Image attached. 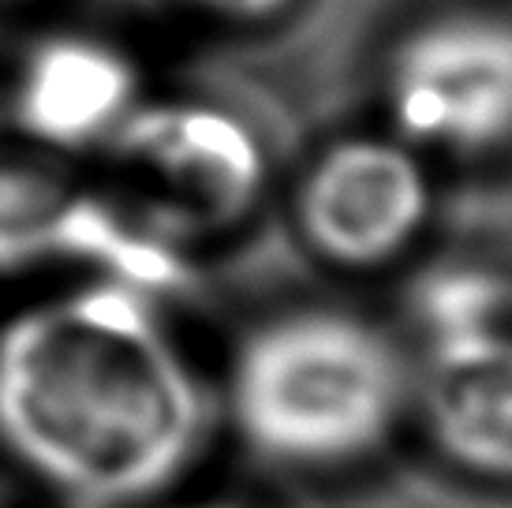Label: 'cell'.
Wrapping results in <instances>:
<instances>
[{
  "instance_id": "cell-1",
  "label": "cell",
  "mask_w": 512,
  "mask_h": 508,
  "mask_svg": "<svg viewBox=\"0 0 512 508\" xmlns=\"http://www.w3.org/2000/svg\"><path fill=\"white\" fill-rule=\"evenodd\" d=\"M199 434V385L143 288L101 277L4 325L0 441L60 494L139 501Z\"/></svg>"
},
{
  "instance_id": "cell-2",
  "label": "cell",
  "mask_w": 512,
  "mask_h": 508,
  "mask_svg": "<svg viewBox=\"0 0 512 508\" xmlns=\"http://www.w3.org/2000/svg\"><path fill=\"white\" fill-rule=\"evenodd\" d=\"M404 404L397 348L348 314L307 311L258 329L232 370L240 430L292 464H344L393 430Z\"/></svg>"
},
{
  "instance_id": "cell-3",
  "label": "cell",
  "mask_w": 512,
  "mask_h": 508,
  "mask_svg": "<svg viewBox=\"0 0 512 508\" xmlns=\"http://www.w3.org/2000/svg\"><path fill=\"white\" fill-rule=\"evenodd\" d=\"M262 172V150L236 116L157 101L135 105L101 142L98 184L131 228L172 247L240 221Z\"/></svg>"
},
{
  "instance_id": "cell-4",
  "label": "cell",
  "mask_w": 512,
  "mask_h": 508,
  "mask_svg": "<svg viewBox=\"0 0 512 508\" xmlns=\"http://www.w3.org/2000/svg\"><path fill=\"white\" fill-rule=\"evenodd\" d=\"M83 262L143 292L176 288L184 262L131 228L79 154L0 116V266Z\"/></svg>"
},
{
  "instance_id": "cell-5",
  "label": "cell",
  "mask_w": 512,
  "mask_h": 508,
  "mask_svg": "<svg viewBox=\"0 0 512 508\" xmlns=\"http://www.w3.org/2000/svg\"><path fill=\"white\" fill-rule=\"evenodd\" d=\"M389 105L415 142L479 154L512 139V19L456 12L397 49Z\"/></svg>"
},
{
  "instance_id": "cell-6",
  "label": "cell",
  "mask_w": 512,
  "mask_h": 508,
  "mask_svg": "<svg viewBox=\"0 0 512 508\" xmlns=\"http://www.w3.org/2000/svg\"><path fill=\"white\" fill-rule=\"evenodd\" d=\"M427 206V176L404 146L359 139L314 169L303 191V228L337 262L374 266L412 243Z\"/></svg>"
},
{
  "instance_id": "cell-7",
  "label": "cell",
  "mask_w": 512,
  "mask_h": 508,
  "mask_svg": "<svg viewBox=\"0 0 512 508\" xmlns=\"http://www.w3.org/2000/svg\"><path fill=\"white\" fill-rule=\"evenodd\" d=\"M135 68L98 38H49L19 68L12 120L60 150L83 154L113 135L139 105Z\"/></svg>"
},
{
  "instance_id": "cell-8",
  "label": "cell",
  "mask_w": 512,
  "mask_h": 508,
  "mask_svg": "<svg viewBox=\"0 0 512 508\" xmlns=\"http://www.w3.org/2000/svg\"><path fill=\"white\" fill-rule=\"evenodd\" d=\"M427 411L453 460L512 479V337L490 329L430 348Z\"/></svg>"
},
{
  "instance_id": "cell-9",
  "label": "cell",
  "mask_w": 512,
  "mask_h": 508,
  "mask_svg": "<svg viewBox=\"0 0 512 508\" xmlns=\"http://www.w3.org/2000/svg\"><path fill=\"white\" fill-rule=\"evenodd\" d=\"M498 311L501 292L494 288V281L471 269L438 273L419 292V318L430 333V348L498 329Z\"/></svg>"
},
{
  "instance_id": "cell-10",
  "label": "cell",
  "mask_w": 512,
  "mask_h": 508,
  "mask_svg": "<svg viewBox=\"0 0 512 508\" xmlns=\"http://www.w3.org/2000/svg\"><path fill=\"white\" fill-rule=\"evenodd\" d=\"M206 12L225 15V19H270L281 8H288L292 0H191Z\"/></svg>"
},
{
  "instance_id": "cell-11",
  "label": "cell",
  "mask_w": 512,
  "mask_h": 508,
  "mask_svg": "<svg viewBox=\"0 0 512 508\" xmlns=\"http://www.w3.org/2000/svg\"><path fill=\"white\" fill-rule=\"evenodd\" d=\"M199 508H232V505H199Z\"/></svg>"
}]
</instances>
